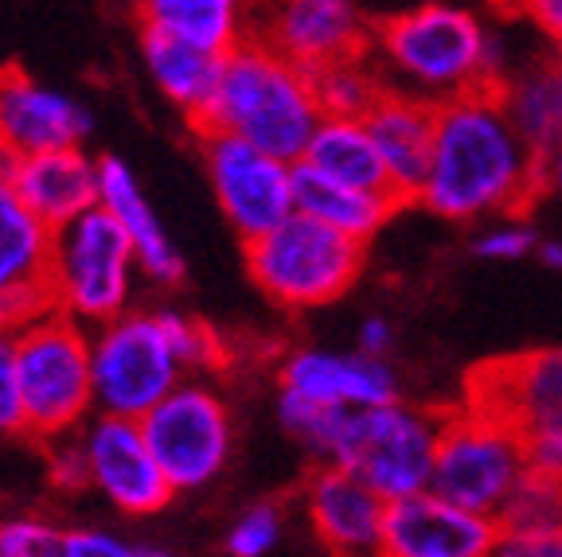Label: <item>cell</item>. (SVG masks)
<instances>
[{
    "label": "cell",
    "instance_id": "cell-10",
    "mask_svg": "<svg viewBox=\"0 0 562 557\" xmlns=\"http://www.w3.org/2000/svg\"><path fill=\"white\" fill-rule=\"evenodd\" d=\"M140 429L176 491H200L223 476L235 444L227 401L188 378L140 418Z\"/></svg>",
    "mask_w": 562,
    "mask_h": 557
},
{
    "label": "cell",
    "instance_id": "cell-14",
    "mask_svg": "<svg viewBox=\"0 0 562 557\" xmlns=\"http://www.w3.org/2000/svg\"><path fill=\"white\" fill-rule=\"evenodd\" d=\"M55 230L0 175V328H24L55 308L52 288Z\"/></svg>",
    "mask_w": 562,
    "mask_h": 557
},
{
    "label": "cell",
    "instance_id": "cell-11",
    "mask_svg": "<svg viewBox=\"0 0 562 557\" xmlns=\"http://www.w3.org/2000/svg\"><path fill=\"white\" fill-rule=\"evenodd\" d=\"M200 137L203 164H207L211 192L220 211L243 242L266 235L281 218L293 215V160H281L235 133L207 129Z\"/></svg>",
    "mask_w": 562,
    "mask_h": 557
},
{
    "label": "cell",
    "instance_id": "cell-19",
    "mask_svg": "<svg viewBox=\"0 0 562 557\" xmlns=\"http://www.w3.org/2000/svg\"><path fill=\"white\" fill-rule=\"evenodd\" d=\"M281 390H293L308 401H325V406H379V401L403 398L398 371L383 355L368 351H325V348H301L285 355L278 371Z\"/></svg>",
    "mask_w": 562,
    "mask_h": 557
},
{
    "label": "cell",
    "instance_id": "cell-22",
    "mask_svg": "<svg viewBox=\"0 0 562 557\" xmlns=\"http://www.w3.org/2000/svg\"><path fill=\"white\" fill-rule=\"evenodd\" d=\"M140 59L153 87L188 117V125H195L220 90L227 52L203 47L184 35L157 32V27H140Z\"/></svg>",
    "mask_w": 562,
    "mask_h": 557
},
{
    "label": "cell",
    "instance_id": "cell-34",
    "mask_svg": "<svg viewBox=\"0 0 562 557\" xmlns=\"http://www.w3.org/2000/svg\"><path fill=\"white\" fill-rule=\"evenodd\" d=\"M24 433V401L16 378V331L0 328V436Z\"/></svg>",
    "mask_w": 562,
    "mask_h": 557
},
{
    "label": "cell",
    "instance_id": "cell-26",
    "mask_svg": "<svg viewBox=\"0 0 562 557\" xmlns=\"http://www.w3.org/2000/svg\"><path fill=\"white\" fill-rule=\"evenodd\" d=\"M140 27L231 52L246 39V0H137Z\"/></svg>",
    "mask_w": 562,
    "mask_h": 557
},
{
    "label": "cell",
    "instance_id": "cell-21",
    "mask_svg": "<svg viewBox=\"0 0 562 557\" xmlns=\"http://www.w3.org/2000/svg\"><path fill=\"white\" fill-rule=\"evenodd\" d=\"M4 180L52 230L98 203V160H90L79 145L9 160Z\"/></svg>",
    "mask_w": 562,
    "mask_h": 557
},
{
    "label": "cell",
    "instance_id": "cell-40",
    "mask_svg": "<svg viewBox=\"0 0 562 557\" xmlns=\"http://www.w3.org/2000/svg\"><path fill=\"white\" fill-rule=\"evenodd\" d=\"M543 195H554L562 203V137L543 152Z\"/></svg>",
    "mask_w": 562,
    "mask_h": 557
},
{
    "label": "cell",
    "instance_id": "cell-7",
    "mask_svg": "<svg viewBox=\"0 0 562 557\" xmlns=\"http://www.w3.org/2000/svg\"><path fill=\"white\" fill-rule=\"evenodd\" d=\"M446 413L422 410L411 401H379L348 413L340 448L328 464H344L391 503L434 484L438 441Z\"/></svg>",
    "mask_w": 562,
    "mask_h": 557
},
{
    "label": "cell",
    "instance_id": "cell-43",
    "mask_svg": "<svg viewBox=\"0 0 562 557\" xmlns=\"http://www.w3.org/2000/svg\"><path fill=\"white\" fill-rule=\"evenodd\" d=\"M4 168H9V152H4V145H0V175H4Z\"/></svg>",
    "mask_w": 562,
    "mask_h": 557
},
{
    "label": "cell",
    "instance_id": "cell-30",
    "mask_svg": "<svg viewBox=\"0 0 562 557\" xmlns=\"http://www.w3.org/2000/svg\"><path fill=\"white\" fill-rule=\"evenodd\" d=\"M285 538V507L281 503H255L246 507L227 531L223 546L235 557H266Z\"/></svg>",
    "mask_w": 562,
    "mask_h": 557
},
{
    "label": "cell",
    "instance_id": "cell-2",
    "mask_svg": "<svg viewBox=\"0 0 562 557\" xmlns=\"http://www.w3.org/2000/svg\"><path fill=\"white\" fill-rule=\"evenodd\" d=\"M371 55L386 87L411 90L441 105L481 87H504V47L469 9L457 4H418L386 16L371 32Z\"/></svg>",
    "mask_w": 562,
    "mask_h": 557
},
{
    "label": "cell",
    "instance_id": "cell-39",
    "mask_svg": "<svg viewBox=\"0 0 562 557\" xmlns=\"http://www.w3.org/2000/svg\"><path fill=\"white\" fill-rule=\"evenodd\" d=\"M356 348L368 351V355H391L395 348V323L386 320V316H368L360 323V336H356Z\"/></svg>",
    "mask_w": 562,
    "mask_h": 557
},
{
    "label": "cell",
    "instance_id": "cell-8",
    "mask_svg": "<svg viewBox=\"0 0 562 557\" xmlns=\"http://www.w3.org/2000/svg\"><path fill=\"white\" fill-rule=\"evenodd\" d=\"M94 413L145 418L165 394L188 378L160 312H130L90 328Z\"/></svg>",
    "mask_w": 562,
    "mask_h": 557
},
{
    "label": "cell",
    "instance_id": "cell-15",
    "mask_svg": "<svg viewBox=\"0 0 562 557\" xmlns=\"http://www.w3.org/2000/svg\"><path fill=\"white\" fill-rule=\"evenodd\" d=\"M496 538L501 523L492 514L469 511L434 488L391 499L386 507V557H488L496 554Z\"/></svg>",
    "mask_w": 562,
    "mask_h": 557
},
{
    "label": "cell",
    "instance_id": "cell-5",
    "mask_svg": "<svg viewBox=\"0 0 562 557\" xmlns=\"http://www.w3.org/2000/svg\"><path fill=\"white\" fill-rule=\"evenodd\" d=\"M16 378L24 401V436H67L94 410L90 328L59 305L16 328Z\"/></svg>",
    "mask_w": 562,
    "mask_h": 557
},
{
    "label": "cell",
    "instance_id": "cell-32",
    "mask_svg": "<svg viewBox=\"0 0 562 557\" xmlns=\"http://www.w3.org/2000/svg\"><path fill=\"white\" fill-rule=\"evenodd\" d=\"M160 320H165L176 355L184 359L188 375H192V371H211V366L223 359L220 340H215V331H211L207 323L192 320V316H180V312H160Z\"/></svg>",
    "mask_w": 562,
    "mask_h": 557
},
{
    "label": "cell",
    "instance_id": "cell-36",
    "mask_svg": "<svg viewBox=\"0 0 562 557\" xmlns=\"http://www.w3.org/2000/svg\"><path fill=\"white\" fill-rule=\"evenodd\" d=\"M149 549H137L130 542H122L117 534L110 531H67L63 534V557H133Z\"/></svg>",
    "mask_w": 562,
    "mask_h": 557
},
{
    "label": "cell",
    "instance_id": "cell-29",
    "mask_svg": "<svg viewBox=\"0 0 562 557\" xmlns=\"http://www.w3.org/2000/svg\"><path fill=\"white\" fill-rule=\"evenodd\" d=\"M501 534H554L562 531V479L527 471L496 514Z\"/></svg>",
    "mask_w": 562,
    "mask_h": 557
},
{
    "label": "cell",
    "instance_id": "cell-18",
    "mask_svg": "<svg viewBox=\"0 0 562 557\" xmlns=\"http://www.w3.org/2000/svg\"><path fill=\"white\" fill-rule=\"evenodd\" d=\"M90 114L70 94L35 82L27 70L0 67V145L9 160L82 145Z\"/></svg>",
    "mask_w": 562,
    "mask_h": 557
},
{
    "label": "cell",
    "instance_id": "cell-9",
    "mask_svg": "<svg viewBox=\"0 0 562 557\" xmlns=\"http://www.w3.org/2000/svg\"><path fill=\"white\" fill-rule=\"evenodd\" d=\"M524 476V433L512 421L476 410L469 401L457 413H446L430 484L434 491L496 519Z\"/></svg>",
    "mask_w": 562,
    "mask_h": 557
},
{
    "label": "cell",
    "instance_id": "cell-38",
    "mask_svg": "<svg viewBox=\"0 0 562 557\" xmlns=\"http://www.w3.org/2000/svg\"><path fill=\"white\" fill-rule=\"evenodd\" d=\"M496 4L516 12V16H527L547 39H559L562 35V0H496Z\"/></svg>",
    "mask_w": 562,
    "mask_h": 557
},
{
    "label": "cell",
    "instance_id": "cell-3",
    "mask_svg": "<svg viewBox=\"0 0 562 557\" xmlns=\"http://www.w3.org/2000/svg\"><path fill=\"white\" fill-rule=\"evenodd\" d=\"M321 117L325 110L316 102L313 70L258 39H243L227 52L220 90L211 98L207 114L192 125V133H235L273 157L297 164Z\"/></svg>",
    "mask_w": 562,
    "mask_h": 557
},
{
    "label": "cell",
    "instance_id": "cell-25",
    "mask_svg": "<svg viewBox=\"0 0 562 557\" xmlns=\"http://www.w3.org/2000/svg\"><path fill=\"white\" fill-rule=\"evenodd\" d=\"M301 164L316 168L328 180L368 187V192H391L386 168L363 117H321L313 140H308ZM395 195V192H391Z\"/></svg>",
    "mask_w": 562,
    "mask_h": 557
},
{
    "label": "cell",
    "instance_id": "cell-41",
    "mask_svg": "<svg viewBox=\"0 0 562 557\" xmlns=\"http://www.w3.org/2000/svg\"><path fill=\"white\" fill-rule=\"evenodd\" d=\"M536 258L547 265V270H562V238H547V242H539Z\"/></svg>",
    "mask_w": 562,
    "mask_h": 557
},
{
    "label": "cell",
    "instance_id": "cell-6",
    "mask_svg": "<svg viewBox=\"0 0 562 557\" xmlns=\"http://www.w3.org/2000/svg\"><path fill=\"white\" fill-rule=\"evenodd\" d=\"M133 270H140L133 238L125 235V227L102 203L55 227V305L75 320H82L87 328H98V323L114 320L130 308Z\"/></svg>",
    "mask_w": 562,
    "mask_h": 557
},
{
    "label": "cell",
    "instance_id": "cell-24",
    "mask_svg": "<svg viewBox=\"0 0 562 557\" xmlns=\"http://www.w3.org/2000/svg\"><path fill=\"white\" fill-rule=\"evenodd\" d=\"M293 207L344 230V235L360 238V242H371L403 211V203L391 192H368V187L328 180V175L297 160V168H293Z\"/></svg>",
    "mask_w": 562,
    "mask_h": 557
},
{
    "label": "cell",
    "instance_id": "cell-1",
    "mask_svg": "<svg viewBox=\"0 0 562 557\" xmlns=\"http://www.w3.org/2000/svg\"><path fill=\"white\" fill-rule=\"evenodd\" d=\"M543 195V152L512 122L501 90L481 87L438 105L418 203L446 223L527 215Z\"/></svg>",
    "mask_w": 562,
    "mask_h": 557
},
{
    "label": "cell",
    "instance_id": "cell-28",
    "mask_svg": "<svg viewBox=\"0 0 562 557\" xmlns=\"http://www.w3.org/2000/svg\"><path fill=\"white\" fill-rule=\"evenodd\" d=\"M313 87L325 117H363L386 90V79L379 62L371 59V52H363L313 70Z\"/></svg>",
    "mask_w": 562,
    "mask_h": 557
},
{
    "label": "cell",
    "instance_id": "cell-17",
    "mask_svg": "<svg viewBox=\"0 0 562 557\" xmlns=\"http://www.w3.org/2000/svg\"><path fill=\"white\" fill-rule=\"evenodd\" d=\"M465 401L512 421L519 433L536 425H562V348L484 363L469 378Z\"/></svg>",
    "mask_w": 562,
    "mask_h": 557
},
{
    "label": "cell",
    "instance_id": "cell-37",
    "mask_svg": "<svg viewBox=\"0 0 562 557\" xmlns=\"http://www.w3.org/2000/svg\"><path fill=\"white\" fill-rule=\"evenodd\" d=\"M501 557H562V531L554 534H501L496 538Z\"/></svg>",
    "mask_w": 562,
    "mask_h": 557
},
{
    "label": "cell",
    "instance_id": "cell-16",
    "mask_svg": "<svg viewBox=\"0 0 562 557\" xmlns=\"http://www.w3.org/2000/svg\"><path fill=\"white\" fill-rule=\"evenodd\" d=\"M308 531L328 554H383L386 499L344 464H316L301 491Z\"/></svg>",
    "mask_w": 562,
    "mask_h": 557
},
{
    "label": "cell",
    "instance_id": "cell-20",
    "mask_svg": "<svg viewBox=\"0 0 562 557\" xmlns=\"http://www.w3.org/2000/svg\"><path fill=\"white\" fill-rule=\"evenodd\" d=\"M375 140L379 157L386 168V183L395 200L418 203L422 180H426V168H430L434 152V122H438V105L426 102V98L411 94V90L386 87L375 98L368 114H363Z\"/></svg>",
    "mask_w": 562,
    "mask_h": 557
},
{
    "label": "cell",
    "instance_id": "cell-4",
    "mask_svg": "<svg viewBox=\"0 0 562 557\" xmlns=\"http://www.w3.org/2000/svg\"><path fill=\"white\" fill-rule=\"evenodd\" d=\"M243 246L250 281L262 288L266 300L290 312H308L340 300L360 281L368 262V242L328 227L305 211H293L278 227Z\"/></svg>",
    "mask_w": 562,
    "mask_h": 557
},
{
    "label": "cell",
    "instance_id": "cell-23",
    "mask_svg": "<svg viewBox=\"0 0 562 557\" xmlns=\"http://www.w3.org/2000/svg\"><path fill=\"white\" fill-rule=\"evenodd\" d=\"M98 203L125 227L137 250L140 273L157 285H180L184 281V258L176 253L172 238L160 227L157 211L149 207L145 192H140L137 175L122 157H102L98 160Z\"/></svg>",
    "mask_w": 562,
    "mask_h": 557
},
{
    "label": "cell",
    "instance_id": "cell-31",
    "mask_svg": "<svg viewBox=\"0 0 562 557\" xmlns=\"http://www.w3.org/2000/svg\"><path fill=\"white\" fill-rule=\"evenodd\" d=\"M539 238L524 215H496L484 218V227L473 235V253L484 262H519L536 253Z\"/></svg>",
    "mask_w": 562,
    "mask_h": 557
},
{
    "label": "cell",
    "instance_id": "cell-27",
    "mask_svg": "<svg viewBox=\"0 0 562 557\" xmlns=\"http://www.w3.org/2000/svg\"><path fill=\"white\" fill-rule=\"evenodd\" d=\"M501 98L508 105L512 122L524 133L539 152L562 137V67L547 62V67L524 70L516 79H504Z\"/></svg>",
    "mask_w": 562,
    "mask_h": 557
},
{
    "label": "cell",
    "instance_id": "cell-35",
    "mask_svg": "<svg viewBox=\"0 0 562 557\" xmlns=\"http://www.w3.org/2000/svg\"><path fill=\"white\" fill-rule=\"evenodd\" d=\"M524 456H527V471L562 479V425L524 429Z\"/></svg>",
    "mask_w": 562,
    "mask_h": 557
},
{
    "label": "cell",
    "instance_id": "cell-42",
    "mask_svg": "<svg viewBox=\"0 0 562 557\" xmlns=\"http://www.w3.org/2000/svg\"><path fill=\"white\" fill-rule=\"evenodd\" d=\"M554 62H559V67H562V35H559V39H554Z\"/></svg>",
    "mask_w": 562,
    "mask_h": 557
},
{
    "label": "cell",
    "instance_id": "cell-13",
    "mask_svg": "<svg viewBox=\"0 0 562 557\" xmlns=\"http://www.w3.org/2000/svg\"><path fill=\"white\" fill-rule=\"evenodd\" d=\"M82 456H87V479L122 514H157L176 496L172 479L165 476L160 461L153 456L140 418H117L98 413L79 429Z\"/></svg>",
    "mask_w": 562,
    "mask_h": 557
},
{
    "label": "cell",
    "instance_id": "cell-12",
    "mask_svg": "<svg viewBox=\"0 0 562 557\" xmlns=\"http://www.w3.org/2000/svg\"><path fill=\"white\" fill-rule=\"evenodd\" d=\"M246 39L321 70L368 52L371 27L356 0H246Z\"/></svg>",
    "mask_w": 562,
    "mask_h": 557
},
{
    "label": "cell",
    "instance_id": "cell-33",
    "mask_svg": "<svg viewBox=\"0 0 562 557\" xmlns=\"http://www.w3.org/2000/svg\"><path fill=\"white\" fill-rule=\"evenodd\" d=\"M63 534L44 519H9L0 523V557H59Z\"/></svg>",
    "mask_w": 562,
    "mask_h": 557
}]
</instances>
